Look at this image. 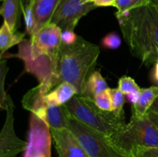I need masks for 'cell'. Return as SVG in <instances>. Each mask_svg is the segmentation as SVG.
Masks as SVG:
<instances>
[{
    "mask_svg": "<svg viewBox=\"0 0 158 157\" xmlns=\"http://www.w3.org/2000/svg\"><path fill=\"white\" fill-rule=\"evenodd\" d=\"M121 38L115 32L108 33L102 39L101 43L103 47L109 49H117L121 45Z\"/></svg>",
    "mask_w": 158,
    "mask_h": 157,
    "instance_id": "24",
    "label": "cell"
},
{
    "mask_svg": "<svg viewBox=\"0 0 158 157\" xmlns=\"http://www.w3.org/2000/svg\"><path fill=\"white\" fill-rule=\"evenodd\" d=\"M33 2V12L36 22V30L51 22L52 15L60 0H31Z\"/></svg>",
    "mask_w": 158,
    "mask_h": 157,
    "instance_id": "12",
    "label": "cell"
},
{
    "mask_svg": "<svg viewBox=\"0 0 158 157\" xmlns=\"http://www.w3.org/2000/svg\"><path fill=\"white\" fill-rule=\"evenodd\" d=\"M78 38V36L76 35L73 30H62L61 33V42L64 45H72Z\"/></svg>",
    "mask_w": 158,
    "mask_h": 157,
    "instance_id": "27",
    "label": "cell"
},
{
    "mask_svg": "<svg viewBox=\"0 0 158 157\" xmlns=\"http://www.w3.org/2000/svg\"><path fill=\"white\" fill-rule=\"evenodd\" d=\"M69 116L65 106L48 105L46 112V122L50 129H68Z\"/></svg>",
    "mask_w": 158,
    "mask_h": 157,
    "instance_id": "16",
    "label": "cell"
},
{
    "mask_svg": "<svg viewBox=\"0 0 158 157\" xmlns=\"http://www.w3.org/2000/svg\"><path fill=\"white\" fill-rule=\"evenodd\" d=\"M150 3L152 5H154L155 7H157L158 9V0H150Z\"/></svg>",
    "mask_w": 158,
    "mask_h": 157,
    "instance_id": "33",
    "label": "cell"
},
{
    "mask_svg": "<svg viewBox=\"0 0 158 157\" xmlns=\"http://www.w3.org/2000/svg\"><path fill=\"white\" fill-rule=\"evenodd\" d=\"M116 0H94V4L97 7H106V6H114Z\"/></svg>",
    "mask_w": 158,
    "mask_h": 157,
    "instance_id": "28",
    "label": "cell"
},
{
    "mask_svg": "<svg viewBox=\"0 0 158 157\" xmlns=\"http://www.w3.org/2000/svg\"><path fill=\"white\" fill-rule=\"evenodd\" d=\"M25 34L19 32H13L9 26L4 22L0 29V50L1 58L3 57L5 52L12 46L20 44L24 40Z\"/></svg>",
    "mask_w": 158,
    "mask_h": 157,
    "instance_id": "18",
    "label": "cell"
},
{
    "mask_svg": "<svg viewBox=\"0 0 158 157\" xmlns=\"http://www.w3.org/2000/svg\"><path fill=\"white\" fill-rule=\"evenodd\" d=\"M147 115H148V116L149 117L150 119L151 120V122H152V123H154L156 126H157V128L158 129V115L157 114H156L155 112H152V111L148 110V112H147Z\"/></svg>",
    "mask_w": 158,
    "mask_h": 157,
    "instance_id": "30",
    "label": "cell"
},
{
    "mask_svg": "<svg viewBox=\"0 0 158 157\" xmlns=\"http://www.w3.org/2000/svg\"><path fill=\"white\" fill-rule=\"evenodd\" d=\"M23 8V0H2L1 14L4 22L13 32H17Z\"/></svg>",
    "mask_w": 158,
    "mask_h": 157,
    "instance_id": "13",
    "label": "cell"
},
{
    "mask_svg": "<svg viewBox=\"0 0 158 157\" xmlns=\"http://www.w3.org/2000/svg\"><path fill=\"white\" fill-rule=\"evenodd\" d=\"M108 138L116 147L132 156L137 148L158 147V129L147 114L141 118L132 115L129 123Z\"/></svg>",
    "mask_w": 158,
    "mask_h": 157,
    "instance_id": "5",
    "label": "cell"
},
{
    "mask_svg": "<svg viewBox=\"0 0 158 157\" xmlns=\"http://www.w3.org/2000/svg\"><path fill=\"white\" fill-rule=\"evenodd\" d=\"M141 92V91H140ZM140 92L138 93H133V94H128L127 95V99L128 102L131 103L132 105H135L136 103L138 102L139 99H140Z\"/></svg>",
    "mask_w": 158,
    "mask_h": 157,
    "instance_id": "29",
    "label": "cell"
},
{
    "mask_svg": "<svg viewBox=\"0 0 158 157\" xmlns=\"http://www.w3.org/2000/svg\"><path fill=\"white\" fill-rule=\"evenodd\" d=\"M149 4L150 0H116L114 7L117 9V13H123Z\"/></svg>",
    "mask_w": 158,
    "mask_h": 157,
    "instance_id": "20",
    "label": "cell"
},
{
    "mask_svg": "<svg viewBox=\"0 0 158 157\" xmlns=\"http://www.w3.org/2000/svg\"><path fill=\"white\" fill-rule=\"evenodd\" d=\"M46 93L40 84L32 88L23 96V106L32 113L35 114L46 122L48 104L46 101ZM47 123V122H46Z\"/></svg>",
    "mask_w": 158,
    "mask_h": 157,
    "instance_id": "11",
    "label": "cell"
},
{
    "mask_svg": "<svg viewBox=\"0 0 158 157\" xmlns=\"http://www.w3.org/2000/svg\"><path fill=\"white\" fill-rule=\"evenodd\" d=\"M77 95L79 94L75 86L63 82L48 92L45 98L48 105L63 106Z\"/></svg>",
    "mask_w": 158,
    "mask_h": 157,
    "instance_id": "14",
    "label": "cell"
},
{
    "mask_svg": "<svg viewBox=\"0 0 158 157\" xmlns=\"http://www.w3.org/2000/svg\"><path fill=\"white\" fill-rule=\"evenodd\" d=\"M8 68L6 66V60L2 59L1 61V102H0V106L1 109H3L4 108L5 102H6V98H7V94L4 90V82L5 78L7 74Z\"/></svg>",
    "mask_w": 158,
    "mask_h": 157,
    "instance_id": "25",
    "label": "cell"
},
{
    "mask_svg": "<svg viewBox=\"0 0 158 157\" xmlns=\"http://www.w3.org/2000/svg\"><path fill=\"white\" fill-rule=\"evenodd\" d=\"M62 29L50 22L29 39L19 44L14 56L23 60L26 71L38 79L46 94L57 86L56 66L61 42Z\"/></svg>",
    "mask_w": 158,
    "mask_h": 157,
    "instance_id": "1",
    "label": "cell"
},
{
    "mask_svg": "<svg viewBox=\"0 0 158 157\" xmlns=\"http://www.w3.org/2000/svg\"><path fill=\"white\" fill-rule=\"evenodd\" d=\"M149 110H151V111H152V112H155L156 114H157V115H158V98L155 100V101H154V103H153L152 106H151V109H150Z\"/></svg>",
    "mask_w": 158,
    "mask_h": 157,
    "instance_id": "32",
    "label": "cell"
},
{
    "mask_svg": "<svg viewBox=\"0 0 158 157\" xmlns=\"http://www.w3.org/2000/svg\"><path fill=\"white\" fill-rule=\"evenodd\" d=\"M52 136L49 124L35 114H31L28 144L23 157H51Z\"/></svg>",
    "mask_w": 158,
    "mask_h": 157,
    "instance_id": "7",
    "label": "cell"
},
{
    "mask_svg": "<svg viewBox=\"0 0 158 157\" xmlns=\"http://www.w3.org/2000/svg\"><path fill=\"white\" fill-rule=\"evenodd\" d=\"M68 129L77 137L89 157H133L116 147L107 136L71 117Z\"/></svg>",
    "mask_w": 158,
    "mask_h": 157,
    "instance_id": "6",
    "label": "cell"
},
{
    "mask_svg": "<svg viewBox=\"0 0 158 157\" xmlns=\"http://www.w3.org/2000/svg\"><path fill=\"white\" fill-rule=\"evenodd\" d=\"M100 52L98 46L81 36H78L72 45L62 43L56 66L57 86L66 82L75 86L79 95H83L86 80L94 72Z\"/></svg>",
    "mask_w": 158,
    "mask_h": 157,
    "instance_id": "3",
    "label": "cell"
},
{
    "mask_svg": "<svg viewBox=\"0 0 158 157\" xmlns=\"http://www.w3.org/2000/svg\"><path fill=\"white\" fill-rule=\"evenodd\" d=\"M94 100L96 105L102 110L106 111V112H113L114 110L112 97H111L110 89L94 97Z\"/></svg>",
    "mask_w": 158,
    "mask_h": 157,
    "instance_id": "23",
    "label": "cell"
},
{
    "mask_svg": "<svg viewBox=\"0 0 158 157\" xmlns=\"http://www.w3.org/2000/svg\"><path fill=\"white\" fill-rule=\"evenodd\" d=\"M109 89L106 80L102 76L100 71H95L86 80L83 95L94 99L95 96L103 93Z\"/></svg>",
    "mask_w": 158,
    "mask_h": 157,
    "instance_id": "17",
    "label": "cell"
},
{
    "mask_svg": "<svg viewBox=\"0 0 158 157\" xmlns=\"http://www.w3.org/2000/svg\"><path fill=\"white\" fill-rule=\"evenodd\" d=\"M131 53L144 66L158 60V9L154 5L115 14Z\"/></svg>",
    "mask_w": 158,
    "mask_h": 157,
    "instance_id": "2",
    "label": "cell"
},
{
    "mask_svg": "<svg viewBox=\"0 0 158 157\" xmlns=\"http://www.w3.org/2000/svg\"><path fill=\"white\" fill-rule=\"evenodd\" d=\"M59 157H89L69 129H51Z\"/></svg>",
    "mask_w": 158,
    "mask_h": 157,
    "instance_id": "10",
    "label": "cell"
},
{
    "mask_svg": "<svg viewBox=\"0 0 158 157\" xmlns=\"http://www.w3.org/2000/svg\"><path fill=\"white\" fill-rule=\"evenodd\" d=\"M23 15H24L25 24H26V33L29 36H32L37 32L36 22L33 12V2L29 0L27 4L23 8Z\"/></svg>",
    "mask_w": 158,
    "mask_h": 157,
    "instance_id": "19",
    "label": "cell"
},
{
    "mask_svg": "<svg viewBox=\"0 0 158 157\" xmlns=\"http://www.w3.org/2000/svg\"><path fill=\"white\" fill-rule=\"evenodd\" d=\"M152 78L153 81H154L156 84H158V60L157 61V62L155 63V66H154V71H153Z\"/></svg>",
    "mask_w": 158,
    "mask_h": 157,
    "instance_id": "31",
    "label": "cell"
},
{
    "mask_svg": "<svg viewBox=\"0 0 158 157\" xmlns=\"http://www.w3.org/2000/svg\"><path fill=\"white\" fill-rule=\"evenodd\" d=\"M110 91L113 106H114L113 112L118 118H123V108L125 103L124 94L119 89H110Z\"/></svg>",
    "mask_w": 158,
    "mask_h": 157,
    "instance_id": "21",
    "label": "cell"
},
{
    "mask_svg": "<svg viewBox=\"0 0 158 157\" xmlns=\"http://www.w3.org/2000/svg\"><path fill=\"white\" fill-rule=\"evenodd\" d=\"M118 89L124 95L140 92L141 89L138 86L134 78L129 76H123L119 79Z\"/></svg>",
    "mask_w": 158,
    "mask_h": 157,
    "instance_id": "22",
    "label": "cell"
},
{
    "mask_svg": "<svg viewBox=\"0 0 158 157\" xmlns=\"http://www.w3.org/2000/svg\"><path fill=\"white\" fill-rule=\"evenodd\" d=\"M96 8L94 2L84 4L81 0H60L51 22L62 30H74L79 21Z\"/></svg>",
    "mask_w": 158,
    "mask_h": 157,
    "instance_id": "8",
    "label": "cell"
},
{
    "mask_svg": "<svg viewBox=\"0 0 158 157\" xmlns=\"http://www.w3.org/2000/svg\"><path fill=\"white\" fill-rule=\"evenodd\" d=\"M14 104L10 96L7 95L3 109L6 117L0 133V157H16L19 153L26 150L28 143L16 135L14 129Z\"/></svg>",
    "mask_w": 158,
    "mask_h": 157,
    "instance_id": "9",
    "label": "cell"
},
{
    "mask_svg": "<svg viewBox=\"0 0 158 157\" xmlns=\"http://www.w3.org/2000/svg\"><path fill=\"white\" fill-rule=\"evenodd\" d=\"M64 106L71 118L107 137L125 126L123 118H118L113 112L100 109L91 97L77 95Z\"/></svg>",
    "mask_w": 158,
    "mask_h": 157,
    "instance_id": "4",
    "label": "cell"
},
{
    "mask_svg": "<svg viewBox=\"0 0 158 157\" xmlns=\"http://www.w3.org/2000/svg\"><path fill=\"white\" fill-rule=\"evenodd\" d=\"M157 98L158 86L142 89L138 102L132 106V115L139 118L146 115L147 112Z\"/></svg>",
    "mask_w": 158,
    "mask_h": 157,
    "instance_id": "15",
    "label": "cell"
},
{
    "mask_svg": "<svg viewBox=\"0 0 158 157\" xmlns=\"http://www.w3.org/2000/svg\"><path fill=\"white\" fill-rule=\"evenodd\" d=\"M133 157H158V147L137 148L133 153Z\"/></svg>",
    "mask_w": 158,
    "mask_h": 157,
    "instance_id": "26",
    "label": "cell"
},
{
    "mask_svg": "<svg viewBox=\"0 0 158 157\" xmlns=\"http://www.w3.org/2000/svg\"><path fill=\"white\" fill-rule=\"evenodd\" d=\"M81 2L84 4H86V3H91L94 2V0H81Z\"/></svg>",
    "mask_w": 158,
    "mask_h": 157,
    "instance_id": "34",
    "label": "cell"
}]
</instances>
